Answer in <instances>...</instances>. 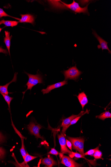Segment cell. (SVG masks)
I'll list each match as a JSON object with an SVG mask.
<instances>
[{"instance_id": "obj_16", "label": "cell", "mask_w": 111, "mask_h": 167, "mask_svg": "<svg viewBox=\"0 0 111 167\" xmlns=\"http://www.w3.org/2000/svg\"><path fill=\"white\" fill-rule=\"evenodd\" d=\"M19 23V22L16 21L5 20L3 19L0 21V25L4 24L5 26L13 27L17 26Z\"/></svg>"}, {"instance_id": "obj_31", "label": "cell", "mask_w": 111, "mask_h": 167, "mask_svg": "<svg viewBox=\"0 0 111 167\" xmlns=\"http://www.w3.org/2000/svg\"><path fill=\"white\" fill-rule=\"evenodd\" d=\"M3 29V28H0V33H1V31H2V30Z\"/></svg>"}, {"instance_id": "obj_13", "label": "cell", "mask_w": 111, "mask_h": 167, "mask_svg": "<svg viewBox=\"0 0 111 167\" xmlns=\"http://www.w3.org/2000/svg\"><path fill=\"white\" fill-rule=\"evenodd\" d=\"M77 97L83 109L84 107L88 103L87 97L84 92L80 93Z\"/></svg>"}, {"instance_id": "obj_17", "label": "cell", "mask_w": 111, "mask_h": 167, "mask_svg": "<svg viewBox=\"0 0 111 167\" xmlns=\"http://www.w3.org/2000/svg\"><path fill=\"white\" fill-rule=\"evenodd\" d=\"M96 118L100 119L103 121H104L106 119L111 118V114L109 111H106L99 115L96 116Z\"/></svg>"}, {"instance_id": "obj_1", "label": "cell", "mask_w": 111, "mask_h": 167, "mask_svg": "<svg viewBox=\"0 0 111 167\" xmlns=\"http://www.w3.org/2000/svg\"><path fill=\"white\" fill-rule=\"evenodd\" d=\"M25 73L28 76L29 80L26 84L28 88L25 92H23L24 95L27 91L30 90L31 91L34 86L39 83H43V82L42 77L39 73H38L36 75H33L26 72Z\"/></svg>"}, {"instance_id": "obj_14", "label": "cell", "mask_w": 111, "mask_h": 167, "mask_svg": "<svg viewBox=\"0 0 111 167\" xmlns=\"http://www.w3.org/2000/svg\"><path fill=\"white\" fill-rule=\"evenodd\" d=\"M4 32L5 37L4 38V42L7 47L9 55H10V50L12 36H10V32L8 31H5Z\"/></svg>"}, {"instance_id": "obj_5", "label": "cell", "mask_w": 111, "mask_h": 167, "mask_svg": "<svg viewBox=\"0 0 111 167\" xmlns=\"http://www.w3.org/2000/svg\"><path fill=\"white\" fill-rule=\"evenodd\" d=\"M89 110H88V109H86V111L85 112L82 111L78 115H73L70 116V117L64 119V120H63L61 125V127H63L62 133L63 134H65L66 131L68 128V126L70 124L71 121L74 120V119L77 117H79V116L84 115L86 114V113L89 114Z\"/></svg>"}, {"instance_id": "obj_7", "label": "cell", "mask_w": 111, "mask_h": 167, "mask_svg": "<svg viewBox=\"0 0 111 167\" xmlns=\"http://www.w3.org/2000/svg\"><path fill=\"white\" fill-rule=\"evenodd\" d=\"M61 163L63 165L68 167H82V164L77 163L72 158L70 157L63 156L61 158Z\"/></svg>"}, {"instance_id": "obj_28", "label": "cell", "mask_w": 111, "mask_h": 167, "mask_svg": "<svg viewBox=\"0 0 111 167\" xmlns=\"http://www.w3.org/2000/svg\"><path fill=\"white\" fill-rule=\"evenodd\" d=\"M49 154L55 155L56 156H58L59 153L55 148H52L51 149V150L48 153Z\"/></svg>"}, {"instance_id": "obj_20", "label": "cell", "mask_w": 111, "mask_h": 167, "mask_svg": "<svg viewBox=\"0 0 111 167\" xmlns=\"http://www.w3.org/2000/svg\"><path fill=\"white\" fill-rule=\"evenodd\" d=\"M69 157L73 159L74 157V159L75 160H77L80 159V158H84L86 159L85 156H84L82 154L77 153H74L72 151L71 154H69Z\"/></svg>"}, {"instance_id": "obj_11", "label": "cell", "mask_w": 111, "mask_h": 167, "mask_svg": "<svg viewBox=\"0 0 111 167\" xmlns=\"http://www.w3.org/2000/svg\"><path fill=\"white\" fill-rule=\"evenodd\" d=\"M41 163L42 165H44L48 167H52L58 165L57 163L53 159L52 157H50L49 155L47 157L42 159Z\"/></svg>"}, {"instance_id": "obj_10", "label": "cell", "mask_w": 111, "mask_h": 167, "mask_svg": "<svg viewBox=\"0 0 111 167\" xmlns=\"http://www.w3.org/2000/svg\"><path fill=\"white\" fill-rule=\"evenodd\" d=\"M22 17L19 20V22L28 23L34 25L35 18L34 15L31 14H20Z\"/></svg>"}, {"instance_id": "obj_23", "label": "cell", "mask_w": 111, "mask_h": 167, "mask_svg": "<svg viewBox=\"0 0 111 167\" xmlns=\"http://www.w3.org/2000/svg\"><path fill=\"white\" fill-rule=\"evenodd\" d=\"M101 146V145H99L97 148L94 149H92V150H90L87 152H86V153H85V156H87V155H89V156H93V154L95 153V152L97 150H99V148Z\"/></svg>"}, {"instance_id": "obj_30", "label": "cell", "mask_w": 111, "mask_h": 167, "mask_svg": "<svg viewBox=\"0 0 111 167\" xmlns=\"http://www.w3.org/2000/svg\"><path fill=\"white\" fill-rule=\"evenodd\" d=\"M0 53H4L6 55H7L8 54L7 50L3 49L2 46L0 47Z\"/></svg>"}, {"instance_id": "obj_15", "label": "cell", "mask_w": 111, "mask_h": 167, "mask_svg": "<svg viewBox=\"0 0 111 167\" xmlns=\"http://www.w3.org/2000/svg\"><path fill=\"white\" fill-rule=\"evenodd\" d=\"M67 138L71 142L74 150L77 151L78 147L80 144V141L82 138H74L67 136Z\"/></svg>"}, {"instance_id": "obj_8", "label": "cell", "mask_w": 111, "mask_h": 167, "mask_svg": "<svg viewBox=\"0 0 111 167\" xmlns=\"http://www.w3.org/2000/svg\"><path fill=\"white\" fill-rule=\"evenodd\" d=\"M68 84V82L67 80H65L64 81L57 83L52 85H49L47 86L46 89H42L41 92H42L43 94H48L49 92L53 89L58 88L65 85Z\"/></svg>"}, {"instance_id": "obj_21", "label": "cell", "mask_w": 111, "mask_h": 167, "mask_svg": "<svg viewBox=\"0 0 111 167\" xmlns=\"http://www.w3.org/2000/svg\"><path fill=\"white\" fill-rule=\"evenodd\" d=\"M38 157H37L33 156L29 154L28 152H27V154L25 159H24V162L23 163L26 164L28 163L31 162V161L34 160L36 158Z\"/></svg>"}, {"instance_id": "obj_27", "label": "cell", "mask_w": 111, "mask_h": 167, "mask_svg": "<svg viewBox=\"0 0 111 167\" xmlns=\"http://www.w3.org/2000/svg\"><path fill=\"white\" fill-rule=\"evenodd\" d=\"M6 138L3 135L1 132H0V144H2L6 142Z\"/></svg>"}, {"instance_id": "obj_2", "label": "cell", "mask_w": 111, "mask_h": 167, "mask_svg": "<svg viewBox=\"0 0 111 167\" xmlns=\"http://www.w3.org/2000/svg\"><path fill=\"white\" fill-rule=\"evenodd\" d=\"M61 2L62 3V4L61 5V4L60 6H62L61 7L64 8L69 9L74 11V12L77 13H88V5H87L85 7L83 8L80 7L79 4L74 1H73L72 3L70 4H66L62 1Z\"/></svg>"}, {"instance_id": "obj_26", "label": "cell", "mask_w": 111, "mask_h": 167, "mask_svg": "<svg viewBox=\"0 0 111 167\" xmlns=\"http://www.w3.org/2000/svg\"><path fill=\"white\" fill-rule=\"evenodd\" d=\"M82 116L83 115L79 116V117H77L76 118L74 119V120L71 121L70 124L69 125L68 127L69 128V127L71 126V125L76 124L77 123V121L79 120L80 118L82 117Z\"/></svg>"}, {"instance_id": "obj_6", "label": "cell", "mask_w": 111, "mask_h": 167, "mask_svg": "<svg viewBox=\"0 0 111 167\" xmlns=\"http://www.w3.org/2000/svg\"><path fill=\"white\" fill-rule=\"evenodd\" d=\"M65 134L61 133L58 134V138L59 139L60 145L61 146V151L63 154H71L72 151L68 150L66 143V139L65 137Z\"/></svg>"}, {"instance_id": "obj_24", "label": "cell", "mask_w": 111, "mask_h": 167, "mask_svg": "<svg viewBox=\"0 0 111 167\" xmlns=\"http://www.w3.org/2000/svg\"><path fill=\"white\" fill-rule=\"evenodd\" d=\"M102 152L98 150L95 152L93 155V156L96 159H102Z\"/></svg>"}, {"instance_id": "obj_25", "label": "cell", "mask_w": 111, "mask_h": 167, "mask_svg": "<svg viewBox=\"0 0 111 167\" xmlns=\"http://www.w3.org/2000/svg\"><path fill=\"white\" fill-rule=\"evenodd\" d=\"M6 154V151L4 148L0 147V160L4 159Z\"/></svg>"}, {"instance_id": "obj_4", "label": "cell", "mask_w": 111, "mask_h": 167, "mask_svg": "<svg viewBox=\"0 0 111 167\" xmlns=\"http://www.w3.org/2000/svg\"><path fill=\"white\" fill-rule=\"evenodd\" d=\"M27 128L30 133L32 135H34L36 138L37 139L40 138L43 140L44 139L43 137L40 136L39 133L40 130L42 128L40 125L38 124H36L34 122L31 121Z\"/></svg>"}, {"instance_id": "obj_19", "label": "cell", "mask_w": 111, "mask_h": 167, "mask_svg": "<svg viewBox=\"0 0 111 167\" xmlns=\"http://www.w3.org/2000/svg\"><path fill=\"white\" fill-rule=\"evenodd\" d=\"M0 94H1L3 97H4L6 102L7 103L8 106L9 111L10 112V103L11 101L13 100V98L9 96L8 95L2 93L1 92H0Z\"/></svg>"}, {"instance_id": "obj_18", "label": "cell", "mask_w": 111, "mask_h": 167, "mask_svg": "<svg viewBox=\"0 0 111 167\" xmlns=\"http://www.w3.org/2000/svg\"><path fill=\"white\" fill-rule=\"evenodd\" d=\"M85 139L83 138H82L80 141V144L78 147L77 151H78L80 153L85 156L84 152V143Z\"/></svg>"}, {"instance_id": "obj_9", "label": "cell", "mask_w": 111, "mask_h": 167, "mask_svg": "<svg viewBox=\"0 0 111 167\" xmlns=\"http://www.w3.org/2000/svg\"><path fill=\"white\" fill-rule=\"evenodd\" d=\"M93 34L94 35L95 37L97 38V40L99 41L100 44V45L98 46V49H101L103 50L104 49H107L109 51V53H111V51L109 49L107 46L108 43L106 41L104 40L102 38L99 36L95 31L93 30Z\"/></svg>"}, {"instance_id": "obj_3", "label": "cell", "mask_w": 111, "mask_h": 167, "mask_svg": "<svg viewBox=\"0 0 111 167\" xmlns=\"http://www.w3.org/2000/svg\"><path fill=\"white\" fill-rule=\"evenodd\" d=\"M63 73L64 76L65 80L72 79L76 81L82 72L78 70L76 65L70 67L67 70H64Z\"/></svg>"}, {"instance_id": "obj_22", "label": "cell", "mask_w": 111, "mask_h": 167, "mask_svg": "<svg viewBox=\"0 0 111 167\" xmlns=\"http://www.w3.org/2000/svg\"><path fill=\"white\" fill-rule=\"evenodd\" d=\"M3 17H9L19 20L20 19L18 18L14 17L9 15L6 13L2 8H0V18H1Z\"/></svg>"}, {"instance_id": "obj_29", "label": "cell", "mask_w": 111, "mask_h": 167, "mask_svg": "<svg viewBox=\"0 0 111 167\" xmlns=\"http://www.w3.org/2000/svg\"><path fill=\"white\" fill-rule=\"evenodd\" d=\"M66 143L68 147L69 148L70 150L72 151V144L71 142L67 139H66Z\"/></svg>"}, {"instance_id": "obj_12", "label": "cell", "mask_w": 111, "mask_h": 167, "mask_svg": "<svg viewBox=\"0 0 111 167\" xmlns=\"http://www.w3.org/2000/svg\"><path fill=\"white\" fill-rule=\"evenodd\" d=\"M17 74V73H14L13 78L11 82L7 83L5 85L3 86L0 85V92L6 94H8L9 93L8 91V86L11 83L16 82Z\"/></svg>"}]
</instances>
